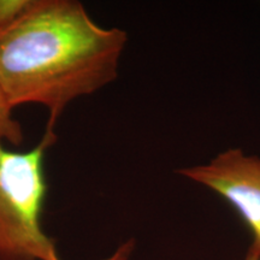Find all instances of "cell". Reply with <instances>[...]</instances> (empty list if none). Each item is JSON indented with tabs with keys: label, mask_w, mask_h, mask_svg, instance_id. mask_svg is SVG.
<instances>
[{
	"label": "cell",
	"mask_w": 260,
	"mask_h": 260,
	"mask_svg": "<svg viewBox=\"0 0 260 260\" xmlns=\"http://www.w3.org/2000/svg\"><path fill=\"white\" fill-rule=\"evenodd\" d=\"M128 35L104 28L76 0H38L0 35V93L12 109L40 104L50 111L46 132L76 98L117 79Z\"/></svg>",
	"instance_id": "6da1fadb"
},
{
	"label": "cell",
	"mask_w": 260,
	"mask_h": 260,
	"mask_svg": "<svg viewBox=\"0 0 260 260\" xmlns=\"http://www.w3.org/2000/svg\"><path fill=\"white\" fill-rule=\"evenodd\" d=\"M38 0H0V35L18 23Z\"/></svg>",
	"instance_id": "5b68a950"
},
{
	"label": "cell",
	"mask_w": 260,
	"mask_h": 260,
	"mask_svg": "<svg viewBox=\"0 0 260 260\" xmlns=\"http://www.w3.org/2000/svg\"><path fill=\"white\" fill-rule=\"evenodd\" d=\"M180 175L223 198L243 220L260 253V158L230 148L209 162L177 170Z\"/></svg>",
	"instance_id": "3957f363"
},
{
	"label": "cell",
	"mask_w": 260,
	"mask_h": 260,
	"mask_svg": "<svg viewBox=\"0 0 260 260\" xmlns=\"http://www.w3.org/2000/svg\"><path fill=\"white\" fill-rule=\"evenodd\" d=\"M245 260H260V253L256 252L252 247H249L248 252H247L245 256Z\"/></svg>",
	"instance_id": "8992f818"
},
{
	"label": "cell",
	"mask_w": 260,
	"mask_h": 260,
	"mask_svg": "<svg viewBox=\"0 0 260 260\" xmlns=\"http://www.w3.org/2000/svg\"><path fill=\"white\" fill-rule=\"evenodd\" d=\"M12 110L0 93V144L9 142L12 146H19L23 142V129L12 115Z\"/></svg>",
	"instance_id": "277c9868"
},
{
	"label": "cell",
	"mask_w": 260,
	"mask_h": 260,
	"mask_svg": "<svg viewBox=\"0 0 260 260\" xmlns=\"http://www.w3.org/2000/svg\"><path fill=\"white\" fill-rule=\"evenodd\" d=\"M56 140L54 133L45 132L27 152L0 144V260H61L41 225L48 193L45 154ZM133 249L130 240L105 260H126Z\"/></svg>",
	"instance_id": "7a4b0ae2"
}]
</instances>
